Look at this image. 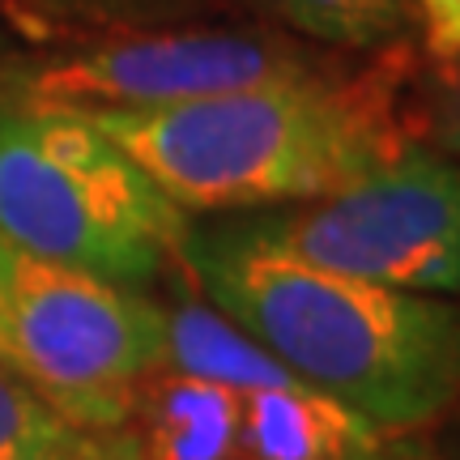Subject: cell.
<instances>
[{"label": "cell", "instance_id": "cell-10", "mask_svg": "<svg viewBox=\"0 0 460 460\" xmlns=\"http://www.w3.org/2000/svg\"><path fill=\"white\" fill-rule=\"evenodd\" d=\"M73 435H77V427H68L22 379L0 367V460L48 452V447L68 444Z\"/></svg>", "mask_w": 460, "mask_h": 460}, {"label": "cell", "instance_id": "cell-3", "mask_svg": "<svg viewBox=\"0 0 460 460\" xmlns=\"http://www.w3.org/2000/svg\"><path fill=\"white\" fill-rule=\"evenodd\" d=\"M192 217L82 111L0 94V243L146 295Z\"/></svg>", "mask_w": 460, "mask_h": 460}, {"label": "cell", "instance_id": "cell-2", "mask_svg": "<svg viewBox=\"0 0 460 460\" xmlns=\"http://www.w3.org/2000/svg\"><path fill=\"white\" fill-rule=\"evenodd\" d=\"M82 115L188 217L324 200L405 146L376 90L332 73L149 111Z\"/></svg>", "mask_w": 460, "mask_h": 460}, {"label": "cell", "instance_id": "cell-7", "mask_svg": "<svg viewBox=\"0 0 460 460\" xmlns=\"http://www.w3.org/2000/svg\"><path fill=\"white\" fill-rule=\"evenodd\" d=\"M163 320V367L234 393L239 460H388V435L295 379L192 290Z\"/></svg>", "mask_w": 460, "mask_h": 460}, {"label": "cell", "instance_id": "cell-5", "mask_svg": "<svg viewBox=\"0 0 460 460\" xmlns=\"http://www.w3.org/2000/svg\"><path fill=\"white\" fill-rule=\"evenodd\" d=\"M239 222L281 256L341 278L460 295V166L410 141L332 197L239 214Z\"/></svg>", "mask_w": 460, "mask_h": 460}, {"label": "cell", "instance_id": "cell-1", "mask_svg": "<svg viewBox=\"0 0 460 460\" xmlns=\"http://www.w3.org/2000/svg\"><path fill=\"white\" fill-rule=\"evenodd\" d=\"M175 269L226 324L379 435L460 396V303L341 278L261 243L239 217L188 226Z\"/></svg>", "mask_w": 460, "mask_h": 460}, {"label": "cell", "instance_id": "cell-8", "mask_svg": "<svg viewBox=\"0 0 460 460\" xmlns=\"http://www.w3.org/2000/svg\"><path fill=\"white\" fill-rule=\"evenodd\" d=\"M286 31L341 51H379L405 39L413 13L405 0H252Z\"/></svg>", "mask_w": 460, "mask_h": 460}, {"label": "cell", "instance_id": "cell-6", "mask_svg": "<svg viewBox=\"0 0 460 460\" xmlns=\"http://www.w3.org/2000/svg\"><path fill=\"white\" fill-rule=\"evenodd\" d=\"M315 56L269 34L175 31L102 34L94 43L13 68L4 99L65 111H149L252 85L324 77Z\"/></svg>", "mask_w": 460, "mask_h": 460}, {"label": "cell", "instance_id": "cell-12", "mask_svg": "<svg viewBox=\"0 0 460 460\" xmlns=\"http://www.w3.org/2000/svg\"><path fill=\"white\" fill-rule=\"evenodd\" d=\"M4 460H132L119 430H107V435H90V430H77L68 444L48 447V452H31V456H4Z\"/></svg>", "mask_w": 460, "mask_h": 460}, {"label": "cell", "instance_id": "cell-9", "mask_svg": "<svg viewBox=\"0 0 460 460\" xmlns=\"http://www.w3.org/2000/svg\"><path fill=\"white\" fill-rule=\"evenodd\" d=\"M197 0H0L26 34H132L137 26L188 13Z\"/></svg>", "mask_w": 460, "mask_h": 460}, {"label": "cell", "instance_id": "cell-11", "mask_svg": "<svg viewBox=\"0 0 460 460\" xmlns=\"http://www.w3.org/2000/svg\"><path fill=\"white\" fill-rule=\"evenodd\" d=\"M410 13L422 22L427 48L435 60H460V0H405Z\"/></svg>", "mask_w": 460, "mask_h": 460}, {"label": "cell", "instance_id": "cell-4", "mask_svg": "<svg viewBox=\"0 0 460 460\" xmlns=\"http://www.w3.org/2000/svg\"><path fill=\"white\" fill-rule=\"evenodd\" d=\"M166 320L141 290L0 243V367L68 427L107 435L163 367Z\"/></svg>", "mask_w": 460, "mask_h": 460}]
</instances>
